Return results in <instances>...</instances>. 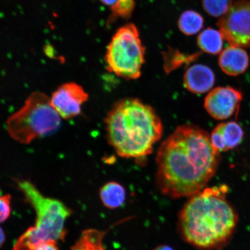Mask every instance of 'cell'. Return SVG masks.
Wrapping results in <instances>:
<instances>
[{
    "label": "cell",
    "mask_w": 250,
    "mask_h": 250,
    "mask_svg": "<svg viewBox=\"0 0 250 250\" xmlns=\"http://www.w3.org/2000/svg\"><path fill=\"white\" fill-rule=\"evenodd\" d=\"M242 99V93L233 87H218L206 96L205 107L215 120H227L239 111Z\"/></svg>",
    "instance_id": "8"
},
{
    "label": "cell",
    "mask_w": 250,
    "mask_h": 250,
    "mask_svg": "<svg viewBox=\"0 0 250 250\" xmlns=\"http://www.w3.org/2000/svg\"><path fill=\"white\" fill-rule=\"evenodd\" d=\"M232 0H202L204 10L211 17H223L232 5Z\"/></svg>",
    "instance_id": "18"
},
{
    "label": "cell",
    "mask_w": 250,
    "mask_h": 250,
    "mask_svg": "<svg viewBox=\"0 0 250 250\" xmlns=\"http://www.w3.org/2000/svg\"><path fill=\"white\" fill-rule=\"evenodd\" d=\"M88 94L82 86L74 83L62 84L52 94L51 104L62 118H73L79 115Z\"/></svg>",
    "instance_id": "9"
},
{
    "label": "cell",
    "mask_w": 250,
    "mask_h": 250,
    "mask_svg": "<svg viewBox=\"0 0 250 250\" xmlns=\"http://www.w3.org/2000/svg\"><path fill=\"white\" fill-rule=\"evenodd\" d=\"M108 142L125 158H146L161 139L164 128L153 108L140 100H121L112 106L105 120Z\"/></svg>",
    "instance_id": "3"
},
{
    "label": "cell",
    "mask_w": 250,
    "mask_h": 250,
    "mask_svg": "<svg viewBox=\"0 0 250 250\" xmlns=\"http://www.w3.org/2000/svg\"><path fill=\"white\" fill-rule=\"evenodd\" d=\"M11 196L0 195V223L7 220L11 214Z\"/></svg>",
    "instance_id": "20"
},
{
    "label": "cell",
    "mask_w": 250,
    "mask_h": 250,
    "mask_svg": "<svg viewBox=\"0 0 250 250\" xmlns=\"http://www.w3.org/2000/svg\"><path fill=\"white\" fill-rule=\"evenodd\" d=\"M30 250H59V249L57 246V242L45 241L36 244Z\"/></svg>",
    "instance_id": "21"
},
{
    "label": "cell",
    "mask_w": 250,
    "mask_h": 250,
    "mask_svg": "<svg viewBox=\"0 0 250 250\" xmlns=\"http://www.w3.org/2000/svg\"><path fill=\"white\" fill-rule=\"evenodd\" d=\"M154 250H174L170 246L167 245H161L156 248Z\"/></svg>",
    "instance_id": "24"
},
{
    "label": "cell",
    "mask_w": 250,
    "mask_h": 250,
    "mask_svg": "<svg viewBox=\"0 0 250 250\" xmlns=\"http://www.w3.org/2000/svg\"><path fill=\"white\" fill-rule=\"evenodd\" d=\"M107 70L126 80H136L142 75L145 48L135 25L119 29L109 42L105 55Z\"/></svg>",
    "instance_id": "6"
},
{
    "label": "cell",
    "mask_w": 250,
    "mask_h": 250,
    "mask_svg": "<svg viewBox=\"0 0 250 250\" xmlns=\"http://www.w3.org/2000/svg\"><path fill=\"white\" fill-rule=\"evenodd\" d=\"M217 26L224 39L230 46L250 47V0L234 2Z\"/></svg>",
    "instance_id": "7"
},
{
    "label": "cell",
    "mask_w": 250,
    "mask_h": 250,
    "mask_svg": "<svg viewBox=\"0 0 250 250\" xmlns=\"http://www.w3.org/2000/svg\"><path fill=\"white\" fill-rule=\"evenodd\" d=\"M228 190L227 186H215L189 197L178 218L184 241L202 250L221 249L229 243L239 215L227 199Z\"/></svg>",
    "instance_id": "2"
},
{
    "label": "cell",
    "mask_w": 250,
    "mask_h": 250,
    "mask_svg": "<svg viewBox=\"0 0 250 250\" xmlns=\"http://www.w3.org/2000/svg\"><path fill=\"white\" fill-rule=\"evenodd\" d=\"M204 25L202 16L192 10L184 12L178 21V26L181 32L187 36H192L199 32Z\"/></svg>",
    "instance_id": "15"
},
{
    "label": "cell",
    "mask_w": 250,
    "mask_h": 250,
    "mask_svg": "<svg viewBox=\"0 0 250 250\" xmlns=\"http://www.w3.org/2000/svg\"><path fill=\"white\" fill-rule=\"evenodd\" d=\"M61 121L48 97L37 92L28 97L22 107L9 117L6 125L12 139L28 145L55 132L60 127Z\"/></svg>",
    "instance_id": "5"
},
{
    "label": "cell",
    "mask_w": 250,
    "mask_h": 250,
    "mask_svg": "<svg viewBox=\"0 0 250 250\" xmlns=\"http://www.w3.org/2000/svg\"><path fill=\"white\" fill-rule=\"evenodd\" d=\"M224 39L220 31L209 27L199 34L197 43L202 51L215 55L222 52Z\"/></svg>",
    "instance_id": "14"
},
{
    "label": "cell",
    "mask_w": 250,
    "mask_h": 250,
    "mask_svg": "<svg viewBox=\"0 0 250 250\" xmlns=\"http://www.w3.org/2000/svg\"><path fill=\"white\" fill-rule=\"evenodd\" d=\"M5 240V235L4 232V230L2 229V228L0 227V248L3 245V244L4 243Z\"/></svg>",
    "instance_id": "23"
},
{
    "label": "cell",
    "mask_w": 250,
    "mask_h": 250,
    "mask_svg": "<svg viewBox=\"0 0 250 250\" xmlns=\"http://www.w3.org/2000/svg\"><path fill=\"white\" fill-rule=\"evenodd\" d=\"M103 233L95 230L84 231L72 250H104L102 243Z\"/></svg>",
    "instance_id": "17"
},
{
    "label": "cell",
    "mask_w": 250,
    "mask_h": 250,
    "mask_svg": "<svg viewBox=\"0 0 250 250\" xmlns=\"http://www.w3.org/2000/svg\"><path fill=\"white\" fill-rule=\"evenodd\" d=\"M218 63L224 73L229 76H237L248 69L249 56L242 48L230 46L221 52Z\"/></svg>",
    "instance_id": "12"
},
{
    "label": "cell",
    "mask_w": 250,
    "mask_h": 250,
    "mask_svg": "<svg viewBox=\"0 0 250 250\" xmlns=\"http://www.w3.org/2000/svg\"><path fill=\"white\" fill-rule=\"evenodd\" d=\"M103 5L108 6V7H113L116 4L118 0H99Z\"/></svg>",
    "instance_id": "22"
},
{
    "label": "cell",
    "mask_w": 250,
    "mask_h": 250,
    "mask_svg": "<svg viewBox=\"0 0 250 250\" xmlns=\"http://www.w3.org/2000/svg\"><path fill=\"white\" fill-rule=\"evenodd\" d=\"M244 132L235 122H228L217 125L210 135L212 145L218 152L236 148L242 142Z\"/></svg>",
    "instance_id": "10"
},
{
    "label": "cell",
    "mask_w": 250,
    "mask_h": 250,
    "mask_svg": "<svg viewBox=\"0 0 250 250\" xmlns=\"http://www.w3.org/2000/svg\"><path fill=\"white\" fill-rule=\"evenodd\" d=\"M220 159L207 132L195 125L179 126L158 151V189L173 199L196 195L214 177Z\"/></svg>",
    "instance_id": "1"
},
{
    "label": "cell",
    "mask_w": 250,
    "mask_h": 250,
    "mask_svg": "<svg viewBox=\"0 0 250 250\" xmlns=\"http://www.w3.org/2000/svg\"><path fill=\"white\" fill-rule=\"evenodd\" d=\"M215 75L210 68L203 64L192 65L184 76V85L189 92L195 94L208 92L213 86Z\"/></svg>",
    "instance_id": "11"
},
{
    "label": "cell",
    "mask_w": 250,
    "mask_h": 250,
    "mask_svg": "<svg viewBox=\"0 0 250 250\" xmlns=\"http://www.w3.org/2000/svg\"><path fill=\"white\" fill-rule=\"evenodd\" d=\"M0 192H1V190H0Z\"/></svg>",
    "instance_id": "25"
},
{
    "label": "cell",
    "mask_w": 250,
    "mask_h": 250,
    "mask_svg": "<svg viewBox=\"0 0 250 250\" xmlns=\"http://www.w3.org/2000/svg\"><path fill=\"white\" fill-rule=\"evenodd\" d=\"M199 55V53L186 55L177 50L168 49L167 52H164L165 69L167 73H170L183 64H189L198 58Z\"/></svg>",
    "instance_id": "16"
},
{
    "label": "cell",
    "mask_w": 250,
    "mask_h": 250,
    "mask_svg": "<svg viewBox=\"0 0 250 250\" xmlns=\"http://www.w3.org/2000/svg\"><path fill=\"white\" fill-rule=\"evenodd\" d=\"M18 186L36 213L35 224L25 231L12 250H30L36 244L45 241H63L65 223L71 211L58 200L43 195L29 181H19Z\"/></svg>",
    "instance_id": "4"
},
{
    "label": "cell",
    "mask_w": 250,
    "mask_h": 250,
    "mask_svg": "<svg viewBox=\"0 0 250 250\" xmlns=\"http://www.w3.org/2000/svg\"><path fill=\"white\" fill-rule=\"evenodd\" d=\"M100 197L105 207L110 209L120 208L126 199L124 187L115 181L105 184L100 190Z\"/></svg>",
    "instance_id": "13"
},
{
    "label": "cell",
    "mask_w": 250,
    "mask_h": 250,
    "mask_svg": "<svg viewBox=\"0 0 250 250\" xmlns=\"http://www.w3.org/2000/svg\"><path fill=\"white\" fill-rule=\"evenodd\" d=\"M134 7V0H118L116 4L111 8V15L109 18V22H112L118 18H129L133 13Z\"/></svg>",
    "instance_id": "19"
}]
</instances>
